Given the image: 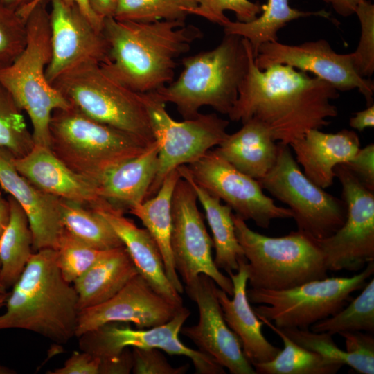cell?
<instances>
[{
    "label": "cell",
    "instance_id": "cell-1",
    "mask_svg": "<svg viewBox=\"0 0 374 374\" xmlns=\"http://www.w3.org/2000/svg\"><path fill=\"white\" fill-rule=\"evenodd\" d=\"M253 53L228 114L230 120L256 119L278 143L290 145L312 129L329 125L338 115L332 103L339 91L328 82L286 64L257 67Z\"/></svg>",
    "mask_w": 374,
    "mask_h": 374
},
{
    "label": "cell",
    "instance_id": "cell-2",
    "mask_svg": "<svg viewBox=\"0 0 374 374\" xmlns=\"http://www.w3.org/2000/svg\"><path fill=\"white\" fill-rule=\"evenodd\" d=\"M108 60L100 64L112 79L138 93L156 91L173 81L176 60L202 38L201 30L185 21L136 22L103 19Z\"/></svg>",
    "mask_w": 374,
    "mask_h": 374
},
{
    "label": "cell",
    "instance_id": "cell-3",
    "mask_svg": "<svg viewBox=\"0 0 374 374\" xmlns=\"http://www.w3.org/2000/svg\"><path fill=\"white\" fill-rule=\"evenodd\" d=\"M12 287L0 314V330H25L58 344L75 337L78 296L57 267L55 249L33 252Z\"/></svg>",
    "mask_w": 374,
    "mask_h": 374
},
{
    "label": "cell",
    "instance_id": "cell-4",
    "mask_svg": "<svg viewBox=\"0 0 374 374\" xmlns=\"http://www.w3.org/2000/svg\"><path fill=\"white\" fill-rule=\"evenodd\" d=\"M253 53L247 39L224 35L215 48L184 57L178 78L153 92L166 104L175 105L184 119L196 117L203 106L228 115Z\"/></svg>",
    "mask_w": 374,
    "mask_h": 374
},
{
    "label": "cell",
    "instance_id": "cell-5",
    "mask_svg": "<svg viewBox=\"0 0 374 374\" xmlns=\"http://www.w3.org/2000/svg\"><path fill=\"white\" fill-rule=\"evenodd\" d=\"M48 2L41 0L30 10L25 19L24 49L10 65L0 70V84L31 121L35 144L48 148L53 111L71 106L46 76L51 57Z\"/></svg>",
    "mask_w": 374,
    "mask_h": 374
},
{
    "label": "cell",
    "instance_id": "cell-6",
    "mask_svg": "<svg viewBox=\"0 0 374 374\" xmlns=\"http://www.w3.org/2000/svg\"><path fill=\"white\" fill-rule=\"evenodd\" d=\"M49 132L48 148L53 154L96 186L108 170L139 155L150 145L135 135L89 117L71 105L53 111Z\"/></svg>",
    "mask_w": 374,
    "mask_h": 374
},
{
    "label": "cell",
    "instance_id": "cell-7",
    "mask_svg": "<svg viewBox=\"0 0 374 374\" xmlns=\"http://www.w3.org/2000/svg\"><path fill=\"white\" fill-rule=\"evenodd\" d=\"M237 239L247 260L250 287L280 290L328 277L324 258L316 239L297 230L269 237L251 229L233 214Z\"/></svg>",
    "mask_w": 374,
    "mask_h": 374
},
{
    "label": "cell",
    "instance_id": "cell-8",
    "mask_svg": "<svg viewBox=\"0 0 374 374\" xmlns=\"http://www.w3.org/2000/svg\"><path fill=\"white\" fill-rule=\"evenodd\" d=\"M51 85L89 117L130 133L148 144L155 141L149 114L136 93L109 77L98 63L79 65Z\"/></svg>",
    "mask_w": 374,
    "mask_h": 374
},
{
    "label": "cell",
    "instance_id": "cell-9",
    "mask_svg": "<svg viewBox=\"0 0 374 374\" xmlns=\"http://www.w3.org/2000/svg\"><path fill=\"white\" fill-rule=\"evenodd\" d=\"M374 273V261L350 277H326L290 289H247V296L257 317L280 329H310L316 322L331 317L351 300V294L362 289Z\"/></svg>",
    "mask_w": 374,
    "mask_h": 374
},
{
    "label": "cell",
    "instance_id": "cell-10",
    "mask_svg": "<svg viewBox=\"0 0 374 374\" xmlns=\"http://www.w3.org/2000/svg\"><path fill=\"white\" fill-rule=\"evenodd\" d=\"M275 164L261 179L263 189L288 206L297 230L319 240L337 231L346 217V205L308 179L288 145L278 143Z\"/></svg>",
    "mask_w": 374,
    "mask_h": 374
},
{
    "label": "cell",
    "instance_id": "cell-11",
    "mask_svg": "<svg viewBox=\"0 0 374 374\" xmlns=\"http://www.w3.org/2000/svg\"><path fill=\"white\" fill-rule=\"evenodd\" d=\"M141 96L159 146L157 171L147 195L148 199L157 193L171 171L195 162L219 145L228 134L229 122L215 113H199L195 118L177 121L168 113L166 103L154 92Z\"/></svg>",
    "mask_w": 374,
    "mask_h": 374
},
{
    "label": "cell",
    "instance_id": "cell-12",
    "mask_svg": "<svg viewBox=\"0 0 374 374\" xmlns=\"http://www.w3.org/2000/svg\"><path fill=\"white\" fill-rule=\"evenodd\" d=\"M346 205L343 225L316 241L328 271H359L374 261V192L366 188L344 165L335 168Z\"/></svg>",
    "mask_w": 374,
    "mask_h": 374
},
{
    "label": "cell",
    "instance_id": "cell-13",
    "mask_svg": "<svg viewBox=\"0 0 374 374\" xmlns=\"http://www.w3.org/2000/svg\"><path fill=\"white\" fill-rule=\"evenodd\" d=\"M190 314L181 306L168 322L147 329H134L127 323H108L78 337V346L80 350L99 358L117 355L127 348H155L170 355L188 357L196 373L225 374L224 368L212 357L179 340L181 328Z\"/></svg>",
    "mask_w": 374,
    "mask_h": 374
},
{
    "label": "cell",
    "instance_id": "cell-14",
    "mask_svg": "<svg viewBox=\"0 0 374 374\" xmlns=\"http://www.w3.org/2000/svg\"><path fill=\"white\" fill-rule=\"evenodd\" d=\"M197 197L190 183L180 177L172 199L171 249L175 269L188 285L199 274L210 277L229 296L233 294L229 276L216 267L212 256L213 240L197 206Z\"/></svg>",
    "mask_w": 374,
    "mask_h": 374
},
{
    "label": "cell",
    "instance_id": "cell-15",
    "mask_svg": "<svg viewBox=\"0 0 374 374\" xmlns=\"http://www.w3.org/2000/svg\"><path fill=\"white\" fill-rule=\"evenodd\" d=\"M186 166L199 186L223 200L245 221L267 229L273 220L292 218L288 208L276 205L264 193L257 179L236 169L215 149Z\"/></svg>",
    "mask_w": 374,
    "mask_h": 374
},
{
    "label": "cell",
    "instance_id": "cell-16",
    "mask_svg": "<svg viewBox=\"0 0 374 374\" xmlns=\"http://www.w3.org/2000/svg\"><path fill=\"white\" fill-rule=\"evenodd\" d=\"M254 61L260 70L274 64H286L310 73L339 91L357 89L364 96L367 107L373 104V82L357 73L351 53H337L326 40L305 42L299 45L278 41L267 42L259 47Z\"/></svg>",
    "mask_w": 374,
    "mask_h": 374
},
{
    "label": "cell",
    "instance_id": "cell-17",
    "mask_svg": "<svg viewBox=\"0 0 374 374\" xmlns=\"http://www.w3.org/2000/svg\"><path fill=\"white\" fill-rule=\"evenodd\" d=\"M51 57L46 76L51 84L59 76L84 63L99 64L108 60L109 46L74 2L49 0Z\"/></svg>",
    "mask_w": 374,
    "mask_h": 374
},
{
    "label": "cell",
    "instance_id": "cell-18",
    "mask_svg": "<svg viewBox=\"0 0 374 374\" xmlns=\"http://www.w3.org/2000/svg\"><path fill=\"white\" fill-rule=\"evenodd\" d=\"M217 286L202 274L185 285L188 296L198 308L199 321L193 326H183L180 332L231 373L256 374L243 353L239 338L224 320L216 294Z\"/></svg>",
    "mask_w": 374,
    "mask_h": 374
},
{
    "label": "cell",
    "instance_id": "cell-19",
    "mask_svg": "<svg viewBox=\"0 0 374 374\" xmlns=\"http://www.w3.org/2000/svg\"><path fill=\"white\" fill-rule=\"evenodd\" d=\"M181 306L158 294L138 274L109 300L79 311L75 337L112 322L155 327L170 321Z\"/></svg>",
    "mask_w": 374,
    "mask_h": 374
},
{
    "label": "cell",
    "instance_id": "cell-20",
    "mask_svg": "<svg viewBox=\"0 0 374 374\" xmlns=\"http://www.w3.org/2000/svg\"><path fill=\"white\" fill-rule=\"evenodd\" d=\"M15 157L0 147V186L25 211L33 235V249H55L64 230L60 198L37 188L20 175L13 163Z\"/></svg>",
    "mask_w": 374,
    "mask_h": 374
},
{
    "label": "cell",
    "instance_id": "cell-21",
    "mask_svg": "<svg viewBox=\"0 0 374 374\" xmlns=\"http://www.w3.org/2000/svg\"><path fill=\"white\" fill-rule=\"evenodd\" d=\"M111 225L128 251L136 270L158 294L181 306L180 294L168 280L161 251L148 231L138 227L120 210L100 199L89 206Z\"/></svg>",
    "mask_w": 374,
    "mask_h": 374
},
{
    "label": "cell",
    "instance_id": "cell-22",
    "mask_svg": "<svg viewBox=\"0 0 374 374\" xmlns=\"http://www.w3.org/2000/svg\"><path fill=\"white\" fill-rule=\"evenodd\" d=\"M18 172L42 191L89 206L100 198L95 184L74 172L48 147L35 144L30 152L13 158Z\"/></svg>",
    "mask_w": 374,
    "mask_h": 374
},
{
    "label": "cell",
    "instance_id": "cell-23",
    "mask_svg": "<svg viewBox=\"0 0 374 374\" xmlns=\"http://www.w3.org/2000/svg\"><path fill=\"white\" fill-rule=\"evenodd\" d=\"M289 146L305 176L324 189L332 185L335 167L346 163L359 150L360 140L355 132L346 129L336 133L312 129Z\"/></svg>",
    "mask_w": 374,
    "mask_h": 374
},
{
    "label": "cell",
    "instance_id": "cell-24",
    "mask_svg": "<svg viewBox=\"0 0 374 374\" xmlns=\"http://www.w3.org/2000/svg\"><path fill=\"white\" fill-rule=\"evenodd\" d=\"M247 262H239L237 273L228 274L233 285V298L229 299L218 286L216 294L226 323L239 338L244 356L253 364L272 360L281 349L271 344L264 336L262 330L264 323L258 319L248 300Z\"/></svg>",
    "mask_w": 374,
    "mask_h": 374
},
{
    "label": "cell",
    "instance_id": "cell-25",
    "mask_svg": "<svg viewBox=\"0 0 374 374\" xmlns=\"http://www.w3.org/2000/svg\"><path fill=\"white\" fill-rule=\"evenodd\" d=\"M157 141L143 152L108 170L96 184L100 198L123 213L146 199L158 168Z\"/></svg>",
    "mask_w": 374,
    "mask_h": 374
},
{
    "label": "cell",
    "instance_id": "cell-26",
    "mask_svg": "<svg viewBox=\"0 0 374 374\" xmlns=\"http://www.w3.org/2000/svg\"><path fill=\"white\" fill-rule=\"evenodd\" d=\"M215 150L236 169L258 180L275 164L278 144L263 124L252 118L228 134Z\"/></svg>",
    "mask_w": 374,
    "mask_h": 374
},
{
    "label": "cell",
    "instance_id": "cell-27",
    "mask_svg": "<svg viewBox=\"0 0 374 374\" xmlns=\"http://www.w3.org/2000/svg\"><path fill=\"white\" fill-rule=\"evenodd\" d=\"M138 274L125 246L108 250L73 283L78 310L109 300Z\"/></svg>",
    "mask_w": 374,
    "mask_h": 374
},
{
    "label": "cell",
    "instance_id": "cell-28",
    "mask_svg": "<svg viewBox=\"0 0 374 374\" xmlns=\"http://www.w3.org/2000/svg\"><path fill=\"white\" fill-rule=\"evenodd\" d=\"M181 177L178 168L163 181L157 193L132 207L129 213L137 217L157 242L164 263L166 276L181 294L184 287L175 269L171 249L172 226V199L175 186Z\"/></svg>",
    "mask_w": 374,
    "mask_h": 374
},
{
    "label": "cell",
    "instance_id": "cell-29",
    "mask_svg": "<svg viewBox=\"0 0 374 374\" xmlns=\"http://www.w3.org/2000/svg\"><path fill=\"white\" fill-rule=\"evenodd\" d=\"M181 177L193 188L202 206L213 235L215 250L214 262L227 274L237 271L240 261L247 260L236 237L233 211L227 204L199 186L192 178L186 165L178 167Z\"/></svg>",
    "mask_w": 374,
    "mask_h": 374
},
{
    "label": "cell",
    "instance_id": "cell-30",
    "mask_svg": "<svg viewBox=\"0 0 374 374\" xmlns=\"http://www.w3.org/2000/svg\"><path fill=\"white\" fill-rule=\"evenodd\" d=\"M8 222L0 238V283L8 290L17 281L33 253V235L26 214L10 195Z\"/></svg>",
    "mask_w": 374,
    "mask_h": 374
},
{
    "label": "cell",
    "instance_id": "cell-31",
    "mask_svg": "<svg viewBox=\"0 0 374 374\" xmlns=\"http://www.w3.org/2000/svg\"><path fill=\"white\" fill-rule=\"evenodd\" d=\"M312 15L329 18L330 14L325 10L308 12L293 8L289 0H267L266 4L262 5V12L256 19L248 22L229 20L223 26L224 33L247 39L256 57L262 44L278 41V32L287 23Z\"/></svg>",
    "mask_w": 374,
    "mask_h": 374
},
{
    "label": "cell",
    "instance_id": "cell-32",
    "mask_svg": "<svg viewBox=\"0 0 374 374\" xmlns=\"http://www.w3.org/2000/svg\"><path fill=\"white\" fill-rule=\"evenodd\" d=\"M258 319L282 340L284 347L271 361L253 364L258 374H335L343 366L306 349L287 337L274 323L260 317Z\"/></svg>",
    "mask_w": 374,
    "mask_h": 374
},
{
    "label": "cell",
    "instance_id": "cell-33",
    "mask_svg": "<svg viewBox=\"0 0 374 374\" xmlns=\"http://www.w3.org/2000/svg\"><path fill=\"white\" fill-rule=\"evenodd\" d=\"M60 210L64 228L87 245L104 251L124 246L109 222L90 208L60 198Z\"/></svg>",
    "mask_w": 374,
    "mask_h": 374
},
{
    "label": "cell",
    "instance_id": "cell-34",
    "mask_svg": "<svg viewBox=\"0 0 374 374\" xmlns=\"http://www.w3.org/2000/svg\"><path fill=\"white\" fill-rule=\"evenodd\" d=\"M317 332L332 335L348 331L374 332V278L361 293L334 315L320 320L310 328Z\"/></svg>",
    "mask_w": 374,
    "mask_h": 374
},
{
    "label": "cell",
    "instance_id": "cell-35",
    "mask_svg": "<svg viewBox=\"0 0 374 374\" xmlns=\"http://www.w3.org/2000/svg\"><path fill=\"white\" fill-rule=\"evenodd\" d=\"M196 6V0H118L113 17L136 22L185 21Z\"/></svg>",
    "mask_w": 374,
    "mask_h": 374
},
{
    "label": "cell",
    "instance_id": "cell-36",
    "mask_svg": "<svg viewBox=\"0 0 374 374\" xmlns=\"http://www.w3.org/2000/svg\"><path fill=\"white\" fill-rule=\"evenodd\" d=\"M35 145L22 110L9 91L0 84V147L15 158L28 154Z\"/></svg>",
    "mask_w": 374,
    "mask_h": 374
},
{
    "label": "cell",
    "instance_id": "cell-37",
    "mask_svg": "<svg viewBox=\"0 0 374 374\" xmlns=\"http://www.w3.org/2000/svg\"><path fill=\"white\" fill-rule=\"evenodd\" d=\"M56 262L64 279L73 283L108 250H98L80 241L64 228L57 242Z\"/></svg>",
    "mask_w": 374,
    "mask_h": 374
},
{
    "label": "cell",
    "instance_id": "cell-38",
    "mask_svg": "<svg viewBox=\"0 0 374 374\" xmlns=\"http://www.w3.org/2000/svg\"><path fill=\"white\" fill-rule=\"evenodd\" d=\"M281 330L301 346L321 355L332 362L348 366L362 374L374 373V368L369 366L354 354L338 347L334 341L333 335L328 332H317L310 329L295 328Z\"/></svg>",
    "mask_w": 374,
    "mask_h": 374
},
{
    "label": "cell",
    "instance_id": "cell-39",
    "mask_svg": "<svg viewBox=\"0 0 374 374\" xmlns=\"http://www.w3.org/2000/svg\"><path fill=\"white\" fill-rule=\"evenodd\" d=\"M26 44L25 19L0 3V70L17 58Z\"/></svg>",
    "mask_w": 374,
    "mask_h": 374
},
{
    "label": "cell",
    "instance_id": "cell-40",
    "mask_svg": "<svg viewBox=\"0 0 374 374\" xmlns=\"http://www.w3.org/2000/svg\"><path fill=\"white\" fill-rule=\"evenodd\" d=\"M355 14L361 27L359 44L352 53L354 69L362 78L371 77L374 72V5L367 0H361Z\"/></svg>",
    "mask_w": 374,
    "mask_h": 374
},
{
    "label": "cell",
    "instance_id": "cell-41",
    "mask_svg": "<svg viewBox=\"0 0 374 374\" xmlns=\"http://www.w3.org/2000/svg\"><path fill=\"white\" fill-rule=\"evenodd\" d=\"M197 6L191 15L202 17L212 23L224 26L230 19L224 15L226 10L235 13L237 21L248 22L262 12V5L250 0H196Z\"/></svg>",
    "mask_w": 374,
    "mask_h": 374
},
{
    "label": "cell",
    "instance_id": "cell-42",
    "mask_svg": "<svg viewBox=\"0 0 374 374\" xmlns=\"http://www.w3.org/2000/svg\"><path fill=\"white\" fill-rule=\"evenodd\" d=\"M132 349L134 374H184L188 371V364L173 367L158 348Z\"/></svg>",
    "mask_w": 374,
    "mask_h": 374
},
{
    "label": "cell",
    "instance_id": "cell-43",
    "mask_svg": "<svg viewBox=\"0 0 374 374\" xmlns=\"http://www.w3.org/2000/svg\"><path fill=\"white\" fill-rule=\"evenodd\" d=\"M368 190L374 192V144L359 148L344 164Z\"/></svg>",
    "mask_w": 374,
    "mask_h": 374
},
{
    "label": "cell",
    "instance_id": "cell-44",
    "mask_svg": "<svg viewBox=\"0 0 374 374\" xmlns=\"http://www.w3.org/2000/svg\"><path fill=\"white\" fill-rule=\"evenodd\" d=\"M345 339L346 350L374 368V337L370 332L348 331L339 334Z\"/></svg>",
    "mask_w": 374,
    "mask_h": 374
},
{
    "label": "cell",
    "instance_id": "cell-45",
    "mask_svg": "<svg viewBox=\"0 0 374 374\" xmlns=\"http://www.w3.org/2000/svg\"><path fill=\"white\" fill-rule=\"evenodd\" d=\"M100 359L87 352L74 351L63 366L48 374H99Z\"/></svg>",
    "mask_w": 374,
    "mask_h": 374
},
{
    "label": "cell",
    "instance_id": "cell-46",
    "mask_svg": "<svg viewBox=\"0 0 374 374\" xmlns=\"http://www.w3.org/2000/svg\"><path fill=\"white\" fill-rule=\"evenodd\" d=\"M130 348L120 353L100 359L99 374H129L132 371L133 356Z\"/></svg>",
    "mask_w": 374,
    "mask_h": 374
},
{
    "label": "cell",
    "instance_id": "cell-47",
    "mask_svg": "<svg viewBox=\"0 0 374 374\" xmlns=\"http://www.w3.org/2000/svg\"><path fill=\"white\" fill-rule=\"evenodd\" d=\"M349 125L353 128L359 132L366 128L374 127V105L368 106L364 110L357 112L355 115L350 118Z\"/></svg>",
    "mask_w": 374,
    "mask_h": 374
},
{
    "label": "cell",
    "instance_id": "cell-48",
    "mask_svg": "<svg viewBox=\"0 0 374 374\" xmlns=\"http://www.w3.org/2000/svg\"><path fill=\"white\" fill-rule=\"evenodd\" d=\"M93 12L100 19L114 17L118 0H88Z\"/></svg>",
    "mask_w": 374,
    "mask_h": 374
},
{
    "label": "cell",
    "instance_id": "cell-49",
    "mask_svg": "<svg viewBox=\"0 0 374 374\" xmlns=\"http://www.w3.org/2000/svg\"><path fill=\"white\" fill-rule=\"evenodd\" d=\"M41 0H0L6 8L15 10L25 19L30 10Z\"/></svg>",
    "mask_w": 374,
    "mask_h": 374
},
{
    "label": "cell",
    "instance_id": "cell-50",
    "mask_svg": "<svg viewBox=\"0 0 374 374\" xmlns=\"http://www.w3.org/2000/svg\"><path fill=\"white\" fill-rule=\"evenodd\" d=\"M330 3L335 11L342 17L355 14V9L361 0H323Z\"/></svg>",
    "mask_w": 374,
    "mask_h": 374
},
{
    "label": "cell",
    "instance_id": "cell-51",
    "mask_svg": "<svg viewBox=\"0 0 374 374\" xmlns=\"http://www.w3.org/2000/svg\"><path fill=\"white\" fill-rule=\"evenodd\" d=\"M74 2L91 21L93 26L102 30L103 19L98 17L92 10L88 0H69Z\"/></svg>",
    "mask_w": 374,
    "mask_h": 374
},
{
    "label": "cell",
    "instance_id": "cell-52",
    "mask_svg": "<svg viewBox=\"0 0 374 374\" xmlns=\"http://www.w3.org/2000/svg\"><path fill=\"white\" fill-rule=\"evenodd\" d=\"M10 215V206L7 199L0 192V238L8 222Z\"/></svg>",
    "mask_w": 374,
    "mask_h": 374
},
{
    "label": "cell",
    "instance_id": "cell-53",
    "mask_svg": "<svg viewBox=\"0 0 374 374\" xmlns=\"http://www.w3.org/2000/svg\"><path fill=\"white\" fill-rule=\"evenodd\" d=\"M15 371L7 366L0 364V374H14Z\"/></svg>",
    "mask_w": 374,
    "mask_h": 374
},
{
    "label": "cell",
    "instance_id": "cell-54",
    "mask_svg": "<svg viewBox=\"0 0 374 374\" xmlns=\"http://www.w3.org/2000/svg\"><path fill=\"white\" fill-rule=\"evenodd\" d=\"M9 292L0 293V309L5 305Z\"/></svg>",
    "mask_w": 374,
    "mask_h": 374
},
{
    "label": "cell",
    "instance_id": "cell-55",
    "mask_svg": "<svg viewBox=\"0 0 374 374\" xmlns=\"http://www.w3.org/2000/svg\"><path fill=\"white\" fill-rule=\"evenodd\" d=\"M0 268H1V264H0ZM6 292H7V290L0 283V293H3Z\"/></svg>",
    "mask_w": 374,
    "mask_h": 374
}]
</instances>
